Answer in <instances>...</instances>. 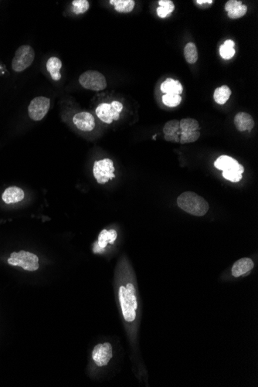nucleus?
I'll return each instance as SVG.
<instances>
[{
    "instance_id": "obj_2",
    "label": "nucleus",
    "mask_w": 258,
    "mask_h": 387,
    "mask_svg": "<svg viewBox=\"0 0 258 387\" xmlns=\"http://www.w3.org/2000/svg\"><path fill=\"white\" fill-rule=\"evenodd\" d=\"M119 298L125 320L128 322H134L136 318V311L138 309L134 284L129 283L126 286H121Z\"/></svg>"
},
{
    "instance_id": "obj_11",
    "label": "nucleus",
    "mask_w": 258,
    "mask_h": 387,
    "mask_svg": "<svg viewBox=\"0 0 258 387\" xmlns=\"http://www.w3.org/2000/svg\"><path fill=\"white\" fill-rule=\"evenodd\" d=\"M112 356V346L109 343H99L92 351L94 362L99 367L107 366Z\"/></svg>"
},
{
    "instance_id": "obj_14",
    "label": "nucleus",
    "mask_w": 258,
    "mask_h": 387,
    "mask_svg": "<svg viewBox=\"0 0 258 387\" xmlns=\"http://www.w3.org/2000/svg\"><path fill=\"white\" fill-rule=\"evenodd\" d=\"M234 125L239 131H252L255 127V121L250 114L239 112L234 118Z\"/></svg>"
},
{
    "instance_id": "obj_16",
    "label": "nucleus",
    "mask_w": 258,
    "mask_h": 387,
    "mask_svg": "<svg viewBox=\"0 0 258 387\" xmlns=\"http://www.w3.org/2000/svg\"><path fill=\"white\" fill-rule=\"evenodd\" d=\"M25 197V193L21 188L17 186H10L7 188L2 195V199L6 204L19 203Z\"/></svg>"
},
{
    "instance_id": "obj_15",
    "label": "nucleus",
    "mask_w": 258,
    "mask_h": 387,
    "mask_svg": "<svg viewBox=\"0 0 258 387\" xmlns=\"http://www.w3.org/2000/svg\"><path fill=\"white\" fill-rule=\"evenodd\" d=\"M255 267V263L251 258H244L237 260L232 267V275L239 277L244 274H248Z\"/></svg>"
},
{
    "instance_id": "obj_29",
    "label": "nucleus",
    "mask_w": 258,
    "mask_h": 387,
    "mask_svg": "<svg viewBox=\"0 0 258 387\" xmlns=\"http://www.w3.org/2000/svg\"><path fill=\"white\" fill-rule=\"evenodd\" d=\"M196 2L198 4H205V3H208V4H212L213 2H214V1H212V0H197L196 1Z\"/></svg>"
},
{
    "instance_id": "obj_7",
    "label": "nucleus",
    "mask_w": 258,
    "mask_h": 387,
    "mask_svg": "<svg viewBox=\"0 0 258 387\" xmlns=\"http://www.w3.org/2000/svg\"><path fill=\"white\" fill-rule=\"evenodd\" d=\"M123 108L124 106L120 102L113 101L112 103L100 104L97 107L95 113L102 122L106 124H112L114 121L119 120Z\"/></svg>"
},
{
    "instance_id": "obj_21",
    "label": "nucleus",
    "mask_w": 258,
    "mask_h": 387,
    "mask_svg": "<svg viewBox=\"0 0 258 387\" xmlns=\"http://www.w3.org/2000/svg\"><path fill=\"white\" fill-rule=\"evenodd\" d=\"M231 95V90L229 87L227 85L217 88L215 90L214 94V101L218 105H224L227 103V101L229 100Z\"/></svg>"
},
{
    "instance_id": "obj_10",
    "label": "nucleus",
    "mask_w": 258,
    "mask_h": 387,
    "mask_svg": "<svg viewBox=\"0 0 258 387\" xmlns=\"http://www.w3.org/2000/svg\"><path fill=\"white\" fill-rule=\"evenodd\" d=\"M50 100L46 97L39 96L33 98L28 107V115L32 120L39 122L47 116L50 110Z\"/></svg>"
},
{
    "instance_id": "obj_24",
    "label": "nucleus",
    "mask_w": 258,
    "mask_h": 387,
    "mask_svg": "<svg viewBox=\"0 0 258 387\" xmlns=\"http://www.w3.org/2000/svg\"><path fill=\"white\" fill-rule=\"evenodd\" d=\"M234 46H235V43L233 40H226L224 44L221 45L220 47V54L221 57L224 60H230L236 54Z\"/></svg>"
},
{
    "instance_id": "obj_3",
    "label": "nucleus",
    "mask_w": 258,
    "mask_h": 387,
    "mask_svg": "<svg viewBox=\"0 0 258 387\" xmlns=\"http://www.w3.org/2000/svg\"><path fill=\"white\" fill-rule=\"evenodd\" d=\"M214 166L222 171L224 179L231 183H238L243 179L245 168L238 161L229 155H221L214 162Z\"/></svg>"
},
{
    "instance_id": "obj_19",
    "label": "nucleus",
    "mask_w": 258,
    "mask_h": 387,
    "mask_svg": "<svg viewBox=\"0 0 258 387\" xmlns=\"http://www.w3.org/2000/svg\"><path fill=\"white\" fill-rule=\"evenodd\" d=\"M118 234L115 230H103L98 236V246L101 248H106L108 244L113 245L115 241L117 239Z\"/></svg>"
},
{
    "instance_id": "obj_9",
    "label": "nucleus",
    "mask_w": 258,
    "mask_h": 387,
    "mask_svg": "<svg viewBox=\"0 0 258 387\" xmlns=\"http://www.w3.org/2000/svg\"><path fill=\"white\" fill-rule=\"evenodd\" d=\"M115 170L113 161L110 158H103L96 161L94 164V176L99 184H105L116 177L114 173Z\"/></svg>"
},
{
    "instance_id": "obj_23",
    "label": "nucleus",
    "mask_w": 258,
    "mask_h": 387,
    "mask_svg": "<svg viewBox=\"0 0 258 387\" xmlns=\"http://www.w3.org/2000/svg\"><path fill=\"white\" fill-rule=\"evenodd\" d=\"M184 57L187 63L190 64H195L198 60V51L196 44L193 42H189L185 46Z\"/></svg>"
},
{
    "instance_id": "obj_1",
    "label": "nucleus",
    "mask_w": 258,
    "mask_h": 387,
    "mask_svg": "<svg viewBox=\"0 0 258 387\" xmlns=\"http://www.w3.org/2000/svg\"><path fill=\"white\" fill-rule=\"evenodd\" d=\"M177 205L181 210L196 217L206 215L210 209V205L207 200L191 191L185 192L179 195Z\"/></svg>"
},
{
    "instance_id": "obj_12",
    "label": "nucleus",
    "mask_w": 258,
    "mask_h": 387,
    "mask_svg": "<svg viewBox=\"0 0 258 387\" xmlns=\"http://www.w3.org/2000/svg\"><path fill=\"white\" fill-rule=\"evenodd\" d=\"M74 126L82 131H91L95 129V119L92 114L83 112L76 114L73 118Z\"/></svg>"
},
{
    "instance_id": "obj_17",
    "label": "nucleus",
    "mask_w": 258,
    "mask_h": 387,
    "mask_svg": "<svg viewBox=\"0 0 258 387\" xmlns=\"http://www.w3.org/2000/svg\"><path fill=\"white\" fill-rule=\"evenodd\" d=\"M160 90L161 92L165 95L170 94V95H181L183 92V85H181V83L172 78H167L165 81H163L161 85Z\"/></svg>"
},
{
    "instance_id": "obj_6",
    "label": "nucleus",
    "mask_w": 258,
    "mask_h": 387,
    "mask_svg": "<svg viewBox=\"0 0 258 387\" xmlns=\"http://www.w3.org/2000/svg\"><path fill=\"white\" fill-rule=\"evenodd\" d=\"M199 128H200L199 123L196 119L187 118L179 121V129H180L179 143L183 145V144L193 143L197 141L200 137Z\"/></svg>"
},
{
    "instance_id": "obj_5",
    "label": "nucleus",
    "mask_w": 258,
    "mask_h": 387,
    "mask_svg": "<svg viewBox=\"0 0 258 387\" xmlns=\"http://www.w3.org/2000/svg\"><path fill=\"white\" fill-rule=\"evenodd\" d=\"M35 51L29 45H22L16 50L12 61V68L15 72H22L33 64Z\"/></svg>"
},
{
    "instance_id": "obj_28",
    "label": "nucleus",
    "mask_w": 258,
    "mask_h": 387,
    "mask_svg": "<svg viewBox=\"0 0 258 387\" xmlns=\"http://www.w3.org/2000/svg\"><path fill=\"white\" fill-rule=\"evenodd\" d=\"M242 5V2L241 1H238V0H230L227 3L225 4V10L227 12L231 10V9H234L235 7L238 6V5Z\"/></svg>"
},
{
    "instance_id": "obj_20",
    "label": "nucleus",
    "mask_w": 258,
    "mask_h": 387,
    "mask_svg": "<svg viewBox=\"0 0 258 387\" xmlns=\"http://www.w3.org/2000/svg\"><path fill=\"white\" fill-rule=\"evenodd\" d=\"M110 3L114 5L117 12L122 13L131 12L135 5L134 0H111Z\"/></svg>"
},
{
    "instance_id": "obj_22",
    "label": "nucleus",
    "mask_w": 258,
    "mask_h": 387,
    "mask_svg": "<svg viewBox=\"0 0 258 387\" xmlns=\"http://www.w3.org/2000/svg\"><path fill=\"white\" fill-rule=\"evenodd\" d=\"M159 7L157 8V15L160 18L169 16L175 10V5L171 0H159Z\"/></svg>"
},
{
    "instance_id": "obj_4",
    "label": "nucleus",
    "mask_w": 258,
    "mask_h": 387,
    "mask_svg": "<svg viewBox=\"0 0 258 387\" xmlns=\"http://www.w3.org/2000/svg\"><path fill=\"white\" fill-rule=\"evenodd\" d=\"M7 262L12 266L21 267L28 271H35L40 267L38 257L34 254L25 251L11 254Z\"/></svg>"
},
{
    "instance_id": "obj_8",
    "label": "nucleus",
    "mask_w": 258,
    "mask_h": 387,
    "mask_svg": "<svg viewBox=\"0 0 258 387\" xmlns=\"http://www.w3.org/2000/svg\"><path fill=\"white\" fill-rule=\"evenodd\" d=\"M79 83L85 89L99 92L107 88V81L105 76L97 71H87L79 78Z\"/></svg>"
},
{
    "instance_id": "obj_26",
    "label": "nucleus",
    "mask_w": 258,
    "mask_h": 387,
    "mask_svg": "<svg viewBox=\"0 0 258 387\" xmlns=\"http://www.w3.org/2000/svg\"><path fill=\"white\" fill-rule=\"evenodd\" d=\"M74 12L76 15L83 14L89 9L90 4L88 0H74L72 2Z\"/></svg>"
},
{
    "instance_id": "obj_27",
    "label": "nucleus",
    "mask_w": 258,
    "mask_h": 387,
    "mask_svg": "<svg viewBox=\"0 0 258 387\" xmlns=\"http://www.w3.org/2000/svg\"><path fill=\"white\" fill-rule=\"evenodd\" d=\"M248 12V6L245 5H238L227 12V16L231 19H239L243 17Z\"/></svg>"
},
{
    "instance_id": "obj_25",
    "label": "nucleus",
    "mask_w": 258,
    "mask_h": 387,
    "mask_svg": "<svg viewBox=\"0 0 258 387\" xmlns=\"http://www.w3.org/2000/svg\"><path fill=\"white\" fill-rule=\"evenodd\" d=\"M162 100L164 105H166L168 107L175 108L180 105L181 102H182V97L180 95L167 94V95L162 96Z\"/></svg>"
},
{
    "instance_id": "obj_18",
    "label": "nucleus",
    "mask_w": 258,
    "mask_h": 387,
    "mask_svg": "<svg viewBox=\"0 0 258 387\" xmlns=\"http://www.w3.org/2000/svg\"><path fill=\"white\" fill-rule=\"evenodd\" d=\"M61 67H62V62L57 57H52L47 60V70L54 81H58L61 79L62 76L60 73Z\"/></svg>"
},
{
    "instance_id": "obj_13",
    "label": "nucleus",
    "mask_w": 258,
    "mask_h": 387,
    "mask_svg": "<svg viewBox=\"0 0 258 387\" xmlns=\"http://www.w3.org/2000/svg\"><path fill=\"white\" fill-rule=\"evenodd\" d=\"M163 132L165 141L179 143L180 138V129L179 121L176 119L169 121L165 123L163 127Z\"/></svg>"
}]
</instances>
